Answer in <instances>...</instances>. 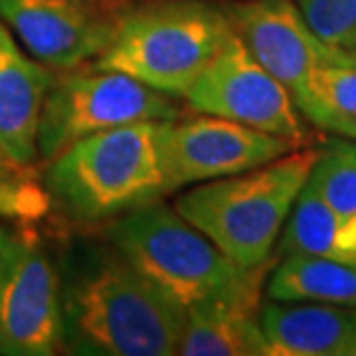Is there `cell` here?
Instances as JSON below:
<instances>
[{"instance_id":"cell-1","label":"cell","mask_w":356,"mask_h":356,"mask_svg":"<svg viewBox=\"0 0 356 356\" xmlns=\"http://www.w3.org/2000/svg\"><path fill=\"white\" fill-rule=\"evenodd\" d=\"M63 343L83 356L178 354L185 310L111 243L79 241L60 264Z\"/></svg>"},{"instance_id":"cell-2","label":"cell","mask_w":356,"mask_h":356,"mask_svg":"<svg viewBox=\"0 0 356 356\" xmlns=\"http://www.w3.org/2000/svg\"><path fill=\"white\" fill-rule=\"evenodd\" d=\"M169 120L92 132L51 158L44 188L70 220L102 222L167 197Z\"/></svg>"},{"instance_id":"cell-3","label":"cell","mask_w":356,"mask_h":356,"mask_svg":"<svg viewBox=\"0 0 356 356\" xmlns=\"http://www.w3.org/2000/svg\"><path fill=\"white\" fill-rule=\"evenodd\" d=\"M317 148H291L273 162L197 183L174 209L206 234L234 264L254 268L275 257L291 209L308 183Z\"/></svg>"},{"instance_id":"cell-4","label":"cell","mask_w":356,"mask_h":356,"mask_svg":"<svg viewBox=\"0 0 356 356\" xmlns=\"http://www.w3.org/2000/svg\"><path fill=\"white\" fill-rule=\"evenodd\" d=\"M106 238L188 315L190 310L245 287L270 270L275 257L243 268L162 199L113 218Z\"/></svg>"},{"instance_id":"cell-5","label":"cell","mask_w":356,"mask_h":356,"mask_svg":"<svg viewBox=\"0 0 356 356\" xmlns=\"http://www.w3.org/2000/svg\"><path fill=\"white\" fill-rule=\"evenodd\" d=\"M232 35L222 5L148 0L120 14L109 47L92 60L167 95L183 97Z\"/></svg>"},{"instance_id":"cell-6","label":"cell","mask_w":356,"mask_h":356,"mask_svg":"<svg viewBox=\"0 0 356 356\" xmlns=\"http://www.w3.org/2000/svg\"><path fill=\"white\" fill-rule=\"evenodd\" d=\"M181 118L178 97L160 92L116 70L92 65L51 76L38 123V155L51 160L92 132L151 120Z\"/></svg>"},{"instance_id":"cell-7","label":"cell","mask_w":356,"mask_h":356,"mask_svg":"<svg viewBox=\"0 0 356 356\" xmlns=\"http://www.w3.org/2000/svg\"><path fill=\"white\" fill-rule=\"evenodd\" d=\"M183 99L197 113L234 120L296 146L305 139L301 111L287 88L254 60L234 31Z\"/></svg>"},{"instance_id":"cell-8","label":"cell","mask_w":356,"mask_h":356,"mask_svg":"<svg viewBox=\"0 0 356 356\" xmlns=\"http://www.w3.org/2000/svg\"><path fill=\"white\" fill-rule=\"evenodd\" d=\"M130 0H0V21L42 65L72 70L109 47Z\"/></svg>"},{"instance_id":"cell-9","label":"cell","mask_w":356,"mask_h":356,"mask_svg":"<svg viewBox=\"0 0 356 356\" xmlns=\"http://www.w3.org/2000/svg\"><path fill=\"white\" fill-rule=\"evenodd\" d=\"M222 10L236 38L287 88L303 116L319 67L336 60L340 51L310 31L294 0H227Z\"/></svg>"},{"instance_id":"cell-10","label":"cell","mask_w":356,"mask_h":356,"mask_svg":"<svg viewBox=\"0 0 356 356\" xmlns=\"http://www.w3.org/2000/svg\"><path fill=\"white\" fill-rule=\"evenodd\" d=\"M296 144L234 120L199 113L167 123L165 165L169 190L243 174L289 153Z\"/></svg>"},{"instance_id":"cell-11","label":"cell","mask_w":356,"mask_h":356,"mask_svg":"<svg viewBox=\"0 0 356 356\" xmlns=\"http://www.w3.org/2000/svg\"><path fill=\"white\" fill-rule=\"evenodd\" d=\"M60 347V266L26 234L0 284V354L51 356Z\"/></svg>"},{"instance_id":"cell-12","label":"cell","mask_w":356,"mask_h":356,"mask_svg":"<svg viewBox=\"0 0 356 356\" xmlns=\"http://www.w3.org/2000/svg\"><path fill=\"white\" fill-rule=\"evenodd\" d=\"M51 72L0 21V158L24 169L38 158V123Z\"/></svg>"},{"instance_id":"cell-13","label":"cell","mask_w":356,"mask_h":356,"mask_svg":"<svg viewBox=\"0 0 356 356\" xmlns=\"http://www.w3.org/2000/svg\"><path fill=\"white\" fill-rule=\"evenodd\" d=\"M268 270L245 287L188 312L178 354L183 356H268L261 329V291Z\"/></svg>"},{"instance_id":"cell-14","label":"cell","mask_w":356,"mask_h":356,"mask_svg":"<svg viewBox=\"0 0 356 356\" xmlns=\"http://www.w3.org/2000/svg\"><path fill=\"white\" fill-rule=\"evenodd\" d=\"M268 356H356V308L315 301L261 303Z\"/></svg>"},{"instance_id":"cell-15","label":"cell","mask_w":356,"mask_h":356,"mask_svg":"<svg viewBox=\"0 0 356 356\" xmlns=\"http://www.w3.org/2000/svg\"><path fill=\"white\" fill-rule=\"evenodd\" d=\"M277 254H312L356 266V216L326 206L305 183L284 222Z\"/></svg>"},{"instance_id":"cell-16","label":"cell","mask_w":356,"mask_h":356,"mask_svg":"<svg viewBox=\"0 0 356 356\" xmlns=\"http://www.w3.org/2000/svg\"><path fill=\"white\" fill-rule=\"evenodd\" d=\"M270 301H315L356 308V266L312 254H284L266 277Z\"/></svg>"},{"instance_id":"cell-17","label":"cell","mask_w":356,"mask_h":356,"mask_svg":"<svg viewBox=\"0 0 356 356\" xmlns=\"http://www.w3.org/2000/svg\"><path fill=\"white\" fill-rule=\"evenodd\" d=\"M308 188L317 192L326 206L356 216V141L350 137L329 139L317 148Z\"/></svg>"},{"instance_id":"cell-18","label":"cell","mask_w":356,"mask_h":356,"mask_svg":"<svg viewBox=\"0 0 356 356\" xmlns=\"http://www.w3.org/2000/svg\"><path fill=\"white\" fill-rule=\"evenodd\" d=\"M303 118L319 130H324L331 118L356 120V65L347 63L343 54L319 67Z\"/></svg>"},{"instance_id":"cell-19","label":"cell","mask_w":356,"mask_h":356,"mask_svg":"<svg viewBox=\"0 0 356 356\" xmlns=\"http://www.w3.org/2000/svg\"><path fill=\"white\" fill-rule=\"evenodd\" d=\"M294 5L329 49L347 51L356 44V0H294Z\"/></svg>"},{"instance_id":"cell-20","label":"cell","mask_w":356,"mask_h":356,"mask_svg":"<svg viewBox=\"0 0 356 356\" xmlns=\"http://www.w3.org/2000/svg\"><path fill=\"white\" fill-rule=\"evenodd\" d=\"M51 209L47 188L19 176V169L0 176V220H35L44 218Z\"/></svg>"},{"instance_id":"cell-21","label":"cell","mask_w":356,"mask_h":356,"mask_svg":"<svg viewBox=\"0 0 356 356\" xmlns=\"http://www.w3.org/2000/svg\"><path fill=\"white\" fill-rule=\"evenodd\" d=\"M26 238V232L24 229H17V227L7 225L5 220H0V284L5 280V273L10 268L14 254L21 248Z\"/></svg>"},{"instance_id":"cell-22","label":"cell","mask_w":356,"mask_h":356,"mask_svg":"<svg viewBox=\"0 0 356 356\" xmlns=\"http://www.w3.org/2000/svg\"><path fill=\"white\" fill-rule=\"evenodd\" d=\"M324 130L340 134V137H350L356 141V120L354 118H331L329 123L324 125Z\"/></svg>"},{"instance_id":"cell-23","label":"cell","mask_w":356,"mask_h":356,"mask_svg":"<svg viewBox=\"0 0 356 356\" xmlns=\"http://www.w3.org/2000/svg\"><path fill=\"white\" fill-rule=\"evenodd\" d=\"M343 54V58L347 60V63H352V65H356V44L352 47V49H347V51H340Z\"/></svg>"},{"instance_id":"cell-24","label":"cell","mask_w":356,"mask_h":356,"mask_svg":"<svg viewBox=\"0 0 356 356\" xmlns=\"http://www.w3.org/2000/svg\"><path fill=\"white\" fill-rule=\"evenodd\" d=\"M14 169H19V167H12V165H7V162L0 158V176L7 174V172H14Z\"/></svg>"}]
</instances>
